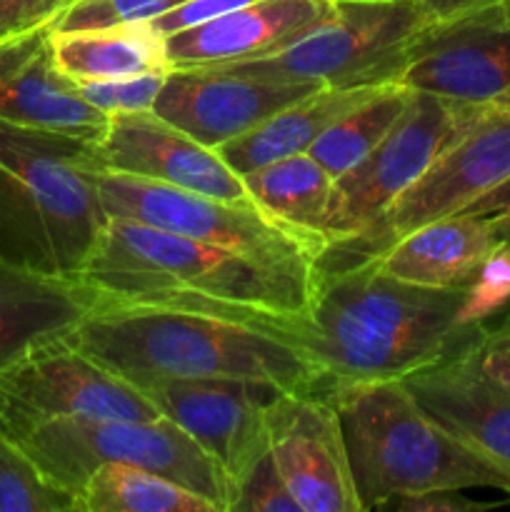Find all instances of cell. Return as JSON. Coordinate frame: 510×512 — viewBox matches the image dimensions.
Returning a JSON list of instances; mask_svg holds the SVG:
<instances>
[{"instance_id": "8", "label": "cell", "mask_w": 510, "mask_h": 512, "mask_svg": "<svg viewBox=\"0 0 510 512\" xmlns=\"http://www.w3.org/2000/svg\"><path fill=\"white\" fill-rule=\"evenodd\" d=\"M490 108L493 105L460 103L413 90L408 108L390 133L370 150L368 158L335 180L338 198L328 250L345 248L363 238L383 218L385 210L415 180L423 178L435 158L465 130L485 118Z\"/></svg>"}, {"instance_id": "29", "label": "cell", "mask_w": 510, "mask_h": 512, "mask_svg": "<svg viewBox=\"0 0 510 512\" xmlns=\"http://www.w3.org/2000/svg\"><path fill=\"white\" fill-rule=\"evenodd\" d=\"M168 73H145L135 75V78L85 83L80 85V95H83L93 108H98L100 113L108 115V118H115V115L145 113V110H153Z\"/></svg>"}, {"instance_id": "37", "label": "cell", "mask_w": 510, "mask_h": 512, "mask_svg": "<svg viewBox=\"0 0 510 512\" xmlns=\"http://www.w3.org/2000/svg\"><path fill=\"white\" fill-rule=\"evenodd\" d=\"M463 213H475V215H485V218H510V178L505 183H500L498 188H493L490 193H485L483 198L475 200L468 210Z\"/></svg>"}, {"instance_id": "32", "label": "cell", "mask_w": 510, "mask_h": 512, "mask_svg": "<svg viewBox=\"0 0 510 512\" xmlns=\"http://www.w3.org/2000/svg\"><path fill=\"white\" fill-rule=\"evenodd\" d=\"M70 0H0V43L58 23Z\"/></svg>"}, {"instance_id": "31", "label": "cell", "mask_w": 510, "mask_h": 512, "mask_svg": "<svg viewBox=\"0 0 510 512\" xmlns=\"http://www.w3.org/2000/svg\"><path fill=\"white\" fill-rule=\"evenodd\" d=\"M230 512H300L298 503L275 470L270 453L260 458L258 465L238 485Z\"/></svg>"}, {"instance_id": "33", "label": "cell", "mask_w": 510, "mask_h": 512, "mask_svg": "<svg viewBox=\"0 0 510 512\" xmlns=\"http://www.w3.org/2000/svg\"><path fill=\"white\" fill-rule=\"evenodd\" d=\"M250 3H258V0H185L178 8L148 20V25L165 38V35H173L178 30L208 23V20L233 13V10L245 8Z\"/></svg>"}, {"instance_id": "11", "label": "cell", "mask_w": 510, "mask_h": 512, "mask_svg": "<svg viewBox=\"0 0 510 512\" xmlns=\"http://www.w3.org/2000/svg\"><path fill=\"white\" fill-rule=\"evenodd\" d=\"M510 178V110L490 108L473 128L448 145L360 240L328 250L323 258L358 260L380 253L398 235L468 210ZM320 263H335L323 260Z\"/></svg>"}, {"instance_id": "35", "label": "cell", "mask_w": 510, "mask_h": 512, "mask_svg": "<svg viewBox=\"0 0 510 512\" xmlns=\"http://www.w3.org/2000/svg\"><path fill=\"white\" fill-rule=\"evenodd\" d=\"M478 358L493 378L510 385V313L495 328H485L478 343Z\"/></svg>"}, {"instance_id": "34", "label": "cell", "mask_w": 510, "mask_h": 512, "mask_svg": "<svg viewBox=\"0 0 510 512\" xmlns=\"http://www.w3.org/2000/svg\"><path fill=\"white\" fill-rule=\"evenodd\" d=\"M500 503H480L465 495V490H430L420 495H405L395 498L383 510L395 512H475L498 508Z\"/></svg>"}, {"instance_id": "1", "label": "cell", "mask_w": 510, "mask_h": 512, "mask_svg": "<svg viewBox=\"0 0 510 512\" xmlns=\"http://www.w3.org/2000/svg\"><path fill=\"white\" fill-rule=\"evenodd\" d=\"M468 285L403 283L368 258L315 263L308 308L280 330L318 370V395L343 385L405 380L480 343L485 323L463 320Z\"/></svg>"}, {"instance_id": "23", "label": "cell", "mask_w": 510, "mask_h": 512, "mask_svg": "<svg viewBox=\"0 0 510 512\" xmlns=\"http://www.w3.org/2000/svg\"><path fill=\"white\" fill-rule=\"evenodd\" d=\"M375 88L378 85H355V88L323 85V88L285 105L283 110L265 118L263 123L250 128L240 138L220 145V158L238 175H248L263 165L275 163V160L308 153L310 145L320 138V133L328 125H333L340 115L353 110Z\"/></svg>"}, {"instance_id": "12", "label": "cell", "mask_w": 510, "mask_h": 512, "mask_svg": "<svg viewBox=\"0 0 510 512\" xmlns=\"http://www.w3.org/2000/svg\"><path fill=\"white\" fill-rule=\"evenodd\" d=\"M140 388L220 465L235 493L268 455V408L283 388L233 378H158Z\"/></svg>"}, {"instance_id": "16", "label": "cell", "mask_w": 510, "mask_h": 512, "mask_svg": "<svg viewBox=\"0 0 510 512\" xmlns=\"http://www.w3.org/2000/svg\"><path fill=\"white\" fill-rule=\"evenodd\" d=\"M318 88L323 85L310 80L265 78L225 68H173L153 113L218 150Z\"/></svg>"}, {"instance_id": "19", "label": "cell", "mask_w": 510, "mask_h": 512, "mask_svg": "<svg viewBox=\"0 0 510 512\" xmlns=\"http://www.w3.org/2000/svg\"><path fill=\"white\" fill-rule=\"evenodd\" d=\"M335 0H258L228 15L165 35V58L173 68H215L278 53Z\"/></svg>"}, {"instance_id": "40", "label": "cell", "mask_w": 510, "mask_h": 512, "mask_svg": "<svg viewBox=\"0 0 510 512\" xmlns=\"http://www.w3.org/2000/svg\"><path fill=\"white\" fill-rule=\"evenodd\" d=\"M505 253H508V255H510V243H505Z\"/></svg>"}, {"instance_id": "25", "label": "cell", "mask_w": 510, "mask_h": 512, "mask_svg": "<svg viewBox=\"0 0 510 512\" xmlns=\"http://www.w3.org/2000/svg\"><path fill=\"white\" fill-rule=\"evenodd\" d=\"M78 512H220L195 490L123 463H103L78 490Z\"/></svg>"}, {"instance_id": "26", "label": "cell", "mask_w": 510, "mask_h": 512, "mask_svg": "<svg viewBox=\"0 0 510 512\" xmlns=\"http://www.w3.org/2000/svg\"><path fill=\"white\" fill-rule=\"evenodd\" d=\"M410 95L413 90L398 83L378 85L368 98L328 125L310 145L308 153L338 180L360 160L368 158L370 150L390 133L408 108Z\"/></svg>"}, {"instance_id": "13", "label": "cell", "mask_w": 510, "mask_h": 512, "mask_svg": "<svg viewBox=\"0 0 510 512\" xmlns=\"http://www.w3.org/2000/svg\"><path fill=\"white\" fill-rule=\"evenodd\" d=\"M393 83L460 103L493 105L510 88V10L495 5L433 20L408 45Z\"/></svg>"}, {"instance_id": "28", "label": "cell", "mask_w": 510, "mask_h": 512, "mask_svg": "<svg viewBox=\"0 0 510 512\" xmlns=\"http://www.w3.org/2000/svg\"><path fill=\"white\" fill-rule=\"evenodd\" d=\"M185 0H70L53 28H100L118 23H148Z\"/></svg>"}, {"instance_id": "17", "label": "cell", "mask_w": 510, "mask_h": 512, "mask_svg": "<svg viewBox=\"0 0 510 512\" xmlns=\"http://www.w3.org/2000/svg\"><path fill=\"white\" fill-rule=\"evenodd\" d=\"M53 25L0 43V120L95 143L110 118L58 70L50 48Z\"/></svg>"}, {"instance_id": "24", "label": "cell", "mask_w": 510, "mask_h": 512, "mask_svg": "<svg viewBox=\"0 0 510 512\" xmlns=\"http://www.w3.org/2000/svg\"><path fill=\"white\" fill-rule=\"evenodd\" d=\"M50 48L60 73L75 85L168 73L165 38L148 23L50 30Z\"/></svg>"}, {"instance_id": "36", "label": "cell", "mask_w": 510, "mask_h": 512, "mask_svg": "<svg viewBox=\"0 0 510 512\" xmlns=\"http://www.w3.org/2000/svg\"><path fill=\"white\" fill-rule=\"evenodd\" d=\"M435 20L443 18H458V15L478 13V10L495 8V5H505V0H418Z\"/></svg>"}, {"instance_id": "27", "label": "cell", "mask_w": 510, "mask_h": 512, "mask_svg": "<svg viewBox=\"0 0 510 512\" xmlns=\"http://www.w3.org/2000/svg\"><path fill=\"white\" fill-rule=\"evenodd\" d=\"M0 512H78V498L0 433Z\"/></svg>"}, {"instance_id": "41", "label": "cell", "mask_w": 510, "mask_h": 512, "mask_svg": "<svg viewBox=\"0 0 510 512\" xmlns=\"http://www.w3.org/2000/svg\"><path fill=\"white\" fill-rule=\"evenodd\" d=\"M505 8H508V10H510V0H505Z\"/></svg>"}, {"instance_id": "18", "label": "cell", "mask_w": 510, "mask_h": 512, "mask_svg": "<svg viewBox=\"0 0 510 512\" xmlns=\"http://www.w3.org/2000/svg\"><path fill=\"white\" fill-rule=\"evenodd\" d=\"M455 438L510 473V385L480 365L478 345L403 380Z\"/></svg>"}, {"instance_id": "20", "label": "cell", "mask_w": 510, "mask_h": 512, "mask_svg": "<svg viewBox=\"0 0 510 512\" xmlns=\"http://www.w3.org/2000/svg\"><path fill=\"white\" fill-rule=\"evenodd\" d=\"M503 245L493 218L458 213L398 235L368 260L383 275L403 283L458 288L473 283Z\"/></svg>"}, {"instance_id": "7", "label": "cell", "mask_w": 510, "mask_h": 512, "mask_svg": "<svg viewBox=\"0 0 510 512\" xmlns=\"http://www.w3.org/2000/svg\"><path fill=\"white\" fill-rule=\"evenodd\" d=\"M433 20L418 0H335L278 53L215 68L333 88L393 83L408 45Z\"/></svg>"}, {"instance_id": "2", "label": "cell", "mask_w": 510, "mask_h": 512, "mask_svg": "<svg viewBox=\"0 0 510 512\" xmlns=\"http://www.w3.org/2000/svg\"><path fill=\"white\" fill-rule=\"evenodd\" d=\"M83 280L105 300L200 310L285 328L310 303L315 268H275L128 218H110Z\"/></svg>"}, {"instance_id": "30", "label": "cell", "mask_w": 510, "mask_h": 512, "mask_svg": "<svg viewBox=\"0 0 510 512\" xmlns=\"http://www.w3.org/2000/svg\"><path fill=\"white\" fill-rule=\"evenodd\" d=\"M510 300V255L505 245L480 268L468 285V298L463 305L465 323H485V318L503 310Z\"/></svg>"}, {"instance_id": "39", "label": "cell", "mask_w": 510, "mask_h": 512, "mask_svg": "<svg viewBox=\"0 0 510 512\" xmlns=\"http://www.w3.org/2000/svg\"><path fill=\"white\" fill-rule=\"evenodd\" d=\"M495 108H505V110H510V88L508 90H505V93L503 95H500V98L498 100H495Z\"/></svg>"}, {"instance_id": "15", "label": "cell", "mask_w": 510, "mask_h": 512, "mask_svg": "<svg viewBox=\"0 0 510 512\" xmlns=\"http://www.w3.org/2000/svg\"><path fill=\"white\" fill-rule=\"evenodd\" d=\"M88 153L98 170L135 175L233 203H255L243 175L235 173L218 150L198 143L153 110L110 118L105 133L88 143Z\"/></svg>"}, {"instance_id": "5", "label": "cell", "mask_w": 510, "mask_h": 512, "mask_svg": "<svg viewBox=\"0 0 510 512\" xmlns=\"http://www.w3.org/2000/svg\"><path fill=\"white\" fill-rule=\"evenodd\" d=\"M343 425L360 510L430 490H500L510 473L455 438L413 398L403 380L355 383L330 390Z\"/></svg>"}, {"instance_id": "4", "label": "cell", "mask_w": 510, "mask_h": 512, "mask_svg": "<svg viewBox=\"0 0 510 512\" xmlns=\"http://www.w3.org/2000/svg\"><path fill=\"white\" fill-rule=\"evenodd\" d=\"M105 225L88 143L0 120V263L80 278Z\"/></svg>"}, {"instance_id": "10", "label": "cell", "mask_w": 510, "mask_h": 512, "mask_svg": "<svg viewBox=\"0 0 510 512\" xmlns=\"http://www.w3.org/2000/svg\"><path fill=\"white\" fill-rule=\"evenodd\" d=\"M160 415L140 385L90 358L65 335L35 345L0 368L3 435L45 420H155Z\"/></svg>"}, {"instance_id": "14", "label": "cell", "mask_w": 510, "mask_h": 512, "mask_svg": "<svg viewBox=\"0 0 510 512\" xmlns=\"http://www.w3.org/2000/svg\"><path fill=\"white\" fill-rule=\"evenodd\" d=\"M268 453L300 512H363L330 398L280 390L268 408Z\"/></svg>"}, {"instance_id": "6", "label": "cell", "mask_w": 510, "mask_h": 512, "mask_svg": "<svg viewBox=\"0 0 510 512\" xmlns=\"http://www.w3.org/2000/svg\"><path fill=\"white\" fill-rule=\"evenodd\" d=\"M50 480L78 498L80 485L103 463L153 470L230 512L235 488L220 465L185 433L160 415L155 420L63 418L28 425L8 435Z\"/></svg>"}, {"instance_id": "38", "label": "cell", "mask_w": 510, "mask_h": 512, "mask_svg": "<svg viewBox=\"0 0 510 512\" xmlns=\"http://www.w3.org/2000/svg\"><path fill=\"white\" fill-rule=\"evenodd\" d=\"M493 223H495V230H498L500 240H503V243H510V218L493 220Z\"/></svg>"}, {"instance_id": "22", "label": "cell", "mask_w": 510, "mask_h": 512, "mask_svg": "<svg viewBox=\"0 0 510 512\" xmlns=\"http://www.w3.org/2000/svg\"><path fill=\"white\" fill-rule=\"evenodd\" d=\"M250 198L265 215L308 245L315 260L328 250L338 183L310 153L290 155L243 175Z\"/></svg>"}, {"instance_id": "3", "label": "cell", "mask_w": 510, "mask_h": 512, "mask_svg": "<svg viewBox=\"0 0 510 512\" xmlns=\"http://www.w3.org/2000/svg\"><path fill=\"white\" fill-rule=\"evenodd\" d=\"M65 338L135 385L158 378H233L318 390V370L283 330L200 310L103 298Z\"/></svg>"}, {"instance_id": "21", "label": "cell", "mask_w": 510, "mask_h": 512, "mask_svg": "<svg viewBox=\"0 0 510 512\" xmlns=\"http://www.w3.org/2000/svg\"><path fill=\"white\" fill-rule=\"evenodd\" d=\"M103 293L83 278L35 273L0 263V368L83 323Z\"/></svg>"}, {"instance_id": "9", "label": "cell", "mask_w": 510, "mask_h": 512, "mask_svg": "<svg viewBox=\"0 0 510 512\" xmlns=\"http://www.w3.org/2000/svg\"><path fill=\"white\" fill-rule=\"evenodd\" d=\"M110 218H128L200 243L228 248L275 268H315V255L255 203H233L175 185L95 168Z\"/></svg>"}]
</instances>
